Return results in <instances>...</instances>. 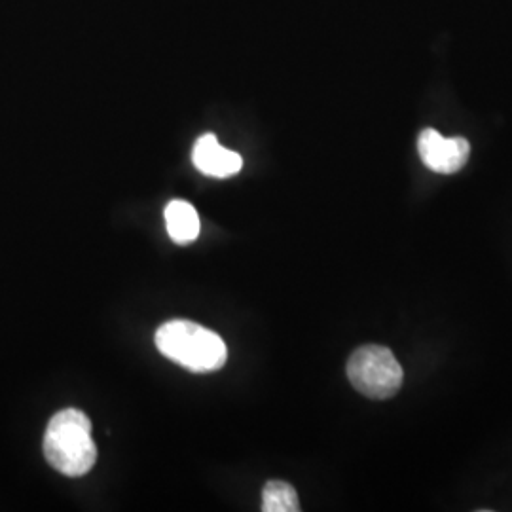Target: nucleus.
I'll return each mask as SVG.
<instances>
[{
	"label": "nucleus",
	"mask_w": 512,
	"mask_h": 512,
	"mask_svg": "<svg viewBox=\"0 0 512 512\" xmlns=\"http://www.w3.org/2000/svg\"><path fill=\"white\" fill-rule=\"evenodd\" d=\"M351 385L368 399L384 401L397 395L403 385V366L391 349L384 346H363L348 361Z\"/></svg>",
	"instance_id": "nucleus-3"
},
{
	"label": "nucleus",
	"mask_w": 512,
	"mask_h": 512,
	"mask_svg": "<svg viewBox=\"0 0 512 512\" xmlns=\"http://www.w3.org/2000/svg\"><path fill=\"white\" fill-rule=\"evenodd\" d=\"M156 348L190 372H215L226 363V344L217 332L192 321H169L156 330Z\"/></svg>",
	"instance_id": "nucleus-2"
},
{
	"label": "nucleus",
	"mask_w": 512,
	"mask_h": 512,
	"mask_svg": "<svg viewBox=\"0 0 512 512\" xmlns=\"http://www.w3.org/2000/svg\"><path fill=\"white\" fill-rule=\"evenodd\" d=\"M44 456L61 475L90 473L97 461L90 418L74 408L57 412L46 427Z\"/></svg>",
	"instance_id": "nucleus-1"
},
{
	"label": "nucleus",
	"mask_w": 512,
	"mask_h": 512,
	"mask_svg": "<svg viewBox=\"0 0 512 512\" xmlns=\"http://www.w3.org/2000/svg\"><path fill=\"white\" fill-rule=\"evenodd\" d=\"M192 162L202 173L209 177H217V179H226V177L236 175L243 165V160L238 152L222 147L217 141V137L211 133L200 137L198 143L194 145Z\"/></svg>",
	"instance_id": "nucleus-5"
},
{
	"label": "nucleus",
	"mask_w": 512,
	"mask_h": 512,
	"mask_svg": "<svg viewBox=\"0 0 512 512\" xmlns=\"http://www.w3.org/2000/svg\"><path fill=\"white\" fill-rule=\"evenodd\" d=\"M165 226L167 234L179 245H188L200 236V217L194 205L184 200H173L165 207Z\"/></svg>",
	"instance_id": "nucleus-6"
},
{
	"label": "nucleus",
	"mask_w": 512,
	"mask_h": 512,
	"mask_svg": "<svg viewBox=\"0 0 512 512\" xmlns=\"http://www.w3.org/2000/svg\"><path fill=\"white\" fill-rule=\"evenodd\" d=\"M421 162L435 173L452 175L467 164L471 145L463 137H442L437 129H423L418 137Z\"/></svg>",
	"instance_id": "nucleus-4"
},
{
	"label": "nucleus",
	"mask_w": 512,
	"mask_h": 512,
	"mask_svg": "<svg viewBox=\"0 0 512 512\" xmlns=\"http://www.w3.org/2000/svg\"><path fill=\"white\" fill-rule=\"evenodd\" d=\"M262 511L264 512H298L300 501L296 490L289 482L270 480L262 490Z\"/></svg>",
	"instance_id": "nucleus-7"
}]
</instances>
